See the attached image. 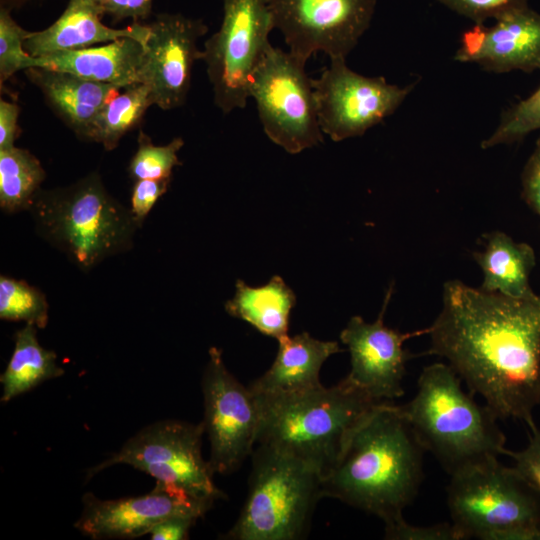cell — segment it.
Returning a JSON list of instances; mask_svg holds the SVG:
<instances>
[{
  "label": "cell",
  "mask_w": 540,
  "mask_h": 540,
  "mask_svg": "<svg viewBox=\"0 0 540 540\" xmlns=\"http://www.w3.org/2000/svg\"><path fill=\"white\" fill-rule=\"evenodd\" d=\"M424 355L447 360L498 419L533 421L540 405V293L516 298L444 284Z\"/></svg>",
  "instance_id": "cell-1"
},
{
  "label": "cell",
  "mask_w": 540,
  "mask_h": 540,
  "mask_svg": "<svg viewBox=\"0 0 540 540\" xmlns=\"http://www.w3.org/2000/svg\"><path fill=\"white\" fill-rule=\"evenodd\" d=\"M425 452L400 406L380 403L322 477V497L375 515L385 525L398 521L420 489Z\"/></svg>",
  "instance_id": "cell-2"
},
{
  "label": "cell",
  "mask_w": 540,
  "mask_h": 540,
  "mask_svg": "<svg viewBox=\"0 0 540 540\" xmlns=\"http://www.w3.org/2000/svg\"><path fill=\"white\" fill-rule=\"evenodd\" d=\"M461 384L449 364H430L419 375L415 396L400 406L425 451L449 475L507 451L495 413Z\"/></svg>",
  "instance_id": "cell-3"
},
{
  "label": "cell",
  "mask_w": 540,
  "mask_h": 540,
  "mask_svg": "<svg viewBox=\"0 0 540 540\" xmlns=\"http://www.w3.org/2000/svg\"><path fill=\"white\" fill-rule=\"evenodd\" d=\"M256 398L260 412L256 445L297 458L321 477L334 466L357 425L383 403L346 378L328 388Z\"/></svg>",
  "instance_id": "cell-4"
},
{
  "label": "cell",
  "mask_w": 540,
  "mask_h": 540,
  "mask_svg": "<svg viewBox=\"0 0 540 540\" xmlns=\"http://www.w3.org/2000/svg\"><path fill=\"white\" fill-rule=\"evenodd\" d=\"M28 211L37 234L83 272L129 251L139 229L97 172L68 186L41 188Z\"/></svg>",
  "instance_id": "cell-5"
},
{
  "label": "cell",
  "mask_w": 540,
  "mask_h": 540,
  "mask_svg": "<svg viewBox=\"0 0 540 540\" xmlns=\"http://www.w3.org/2000/svg\"><path fill=\"white\" fill-rule=\"evenodd\" d=\"M446 493L459 540H540V494L498 458L450 475Z\"/></svg>",
  "instance_id": "cell-6"
},
{
  "label": "cell",
  "mask_w": 540,
  "mask_h": 540,
  "mask_svg": "<svg viewBox=\"0 0 540 540\" xmlns=\"http://www.w3.org/2000/svg\"><path fill=\"white\" fill-rule=\"evenodd\" d=\"M247 498L226 534L231 540H297L306 536L321 493V475L286 453L256 445Z\"/></svg>",
  "instance_id": "cell-7"
},
{
  "label": "cell",
  "mask_w": 540,
  "mask_h": 540,
  "mask_svg": "<svg viewBox=\"0 0 540 540\" xmlns=\"http://www.w3.org/2000/svg\"><path fill=\"white\" fill-rule=\"evenodd\" d=\"M267 0H223L219 29L204 44L203 57L214 104L224 114L243 109L253 75L272 46Z\"/></svg>",
  "instance_id": "cell-8"
},
{
  "label": "cell",
  "mask_w": 540,
  "mask_h": 540,
  "mask_svg": "<svg viewBox=\"0 0 540 540\" xmlns=\"http://www.w3.org/2000/svg\"><path fill=\"white\" fill-rule=\"evenodd\" d=\"M305 64L289 51L271 46L250 84V97L256 102L265 134L290 154L324 141Z\"/></svg>",
  "instance_id": "cell-9"
},
{
  "label": "cell",
  "mask_w": 540,
  "mask_h": 540,
  "mask_svg": "<svg viewBox=\"0 0 540 540\" xmlns=\"http://www.w3.org/2000/svg\"><path fill=\"white\" fill-rule=\"evenodd\" d=\"M204 423L164 420L146 426L114 455L88 471V478L115 465L127 464L156 481L177 485L193 495L213 500L225 495L201 453Z\"/></svg>",
  "instance_id": "cell-10"
},
{
  "label": "cell",
  "mask_w": 540,
  "mask_h": 540,
  "mask_svg": "<svg viewBox=\"0 0 540 540\" xmlns=\"http://www.w3.org/2000/svg\"><path fill=\"white\" fill-rule=\"evenodd\" d=\"M416 84L400 87L382 76L356 73L344 58L330 59L319 78L312 79L320 128L334 142L362 136L391 116Z\"/></svg>",
  "instance_id": "cell-11"
},
{
  "label": "cell",
  "mask_w": 540,
  "mask_h": 540,
  "mask_svg": "<svg viewBox=\"0 0 540 540\" xmlns=\"http://www.w3.org/2000/svg\"><path fill=\"white\" fill-rule=\"evenodd\" d=\"M379 0H267L289 52L307 62L317 52L344 58L370 27Z\"/></svg>",
  "instance_id": "cell-12"
},
{
  "label": "cell",
  "mask_w": 540,
  "mask_h": 540,
  "mask_svg": "<svg viewBox=\"0 0 540 540\" xmlns=\"http://www.w3.org/2000/svg\"><path fill=\"white\" fill-rule=\"evenodd\" d=\"M204 427L210 442L209 465L214 473L234 471L255 448L260 423L259 405L226 368L222 351L209 349L202 379Z\"/></svg>",
  "instance_id": "cell-13"
},
{
  "label": "cell",
  "mask_w": 540,
  "mask_h": 540,
  "mask_svg": "<svg viewBox=\"0 0 540 540\" xmlns=\"http://www.w3.org/2000/svg\"><path fill=\"white\" fill-rule=\"evenodd\" d=\"M140 83L162 110L183 106L191 86L193 65L202 60L198 40L208 32L202 19L181 13H159L148 23Z\"/></svg>",
  "instance_id": "cell-14"
},
{
  "label": "cell",
  "mask_w": 540,
  "mask_h": 540,
  "mask_svg": "<svg viewBox=\"0 0 540 540\" xmlns=\"http://www.w3.org/2000/svg\"><path fill=\"white\" fill-rule=\"evenodd\" d=\"M214 501L159 481L150 493L138 497L100 500L85 494L75 527L92 539H132L149 534L158 523L171 517L199 519Z\"/></svg>",
  "instance_id": "cell-15"
},
{
  "label": "cell",
  "mask_w": 540,
  "mask_h": 540,
  "mask_svg": "<svg viewBox=\"0 0 540 540\" xmlns=\"http://www.w3.org/2000/svg\"><path fill=\"white\" fill-rule=\"evenodd\" d=\"M393 286L389 287L377 320L367 323L353 316L340 333L350 353L351 370L345 377L353 386L378 402L403 396L406 363L413 358L403 344L406 340L427 335L429 328L401 333L384 324V314Z\"/></svg>",
  "instance_id": "cell-16"
},
{
  "label": "cell",
  "mask_w": 540,
  "mask_h": 540,
  "mask_svg": "<svg viewBox=\"0 0 540 540\" xmlns=\"http://www.w3.org/2000/svg\"><path fill=\"white\" fill-rule=\"evenodd\" d=\"M455 61L474 63L492 73L540 71V14L529 6L465 31Z\"/></svg>",
  "instance_id": "cell-17"
},
{
  "label": "cell",
  "mask_w": 540,
  "mask_h": 540,
  "mask_svg": "<svg viewBox=\"0 0 540 540\" xmlns=\"http://www.w3.org/2000/svg\"><path fill=\"white\" fill-rule=\"evenodd\" d=\"M102 16L94 0H68L66 8L54 23L28 34L24 49L32 57H40L121 38H134L145 44L149 36L148 24L133 22L125 28L116 29L103 24Z\"/></svg>",
  "instance_id": "cell-18"
},
{
  "label": "cell",
  "mask_w": 540,
  "mask_h": 540,
  "mask_svg": "<svg viewBox=\"0 0 540 540\" xmlns=\"http://www.w3.org/2000/svg\"><path fill=\"white\" fill-rule=\"evenodd\" d=\"M144 45L134 38L34 57L32 67L74 74L125 88L140 83Z\"/></svg>",
  "instance_id": "cell-19"
},
{
  "label": "cell",
  "mask_w": 540,
  "mask_h": 540,
  "mask_svg": "<svg viewBox=\"0 0 540 540\" xmlns=\"http://www.w3.org/2000/svg\"><path fill=\"white\" fill-rule=\"evenodd\" d=\"M52 111L82 140L104 105L123 88L42 67L24 70Z\"/></svg>",
  "instance_id": "cell-20"
},
{
  "label": "cell",
  "mask_w": 540,
  "mask_h": 540,
  "mask_svg": "<svg viewBox=\"0 0 540 540\" xmlns=\"http://www.w3.org/2000/svg\"><path fill=\"white\" fill-rule=\"evenodd\" d=\"M278 342L271 367L249 385L256 396L290 395L321 386L319 373L323 363L343 351L336 341L317 340L307 332L287 334Z\"/></svg>",
  "instance_id": "cell-21"
},
{
  "label": "cell",
  "mask_w": 540,
  "mask_h": 540,
  "mask_svg": "<svg viewBox=\"0 0 540 540\" xmlns=\"http://www.w3.org/2000/svg\"><path fill=\"white\" fill-rule=\"evenodd\" d=\"M484 241V250L473 253L483 272L479 289L516 298L535 295L530 285V275L536 265L531 245L515 242L501 231L485 234Z\"/></svg>",
  "instance_id": "cell-22"
},
{
  "label": "cell",
  "mask_w": 540,
  "mask_h": 540,
  "mask_svg": "<svg viewBox=\"0 0 540 540\" xmlns=\"http://www.w3.org/2000/svg\"><path fill=\"white\" fill-rule=\"evenodd\" d=\"M295 303L294 292L275 275L260 287H250L237 280L235 295L225 303V310L260 333L278 340L288 334L290 312Z\"/></svg>",
  "instance_id": "cell-23"
},
{
  "label": "cell",
  "mask_w": 540,
  "mask_h": 540,
  "mask_svg": "<svg viewBox=\"0 0 540 540\" xmlns=\"http://www.w3.org/2000/svg\"><path fill=\"white\" fill-rule=\"evenodd\" d=\"M14 350L1 375L2 402L23 394L41 382L60 377L64 370L56 363L54 351L43 348L37 338V327L26 324L14 335Z\"/></svg>",
  "instance_id": "cell-24"
},
{
  "label": "cell",
  "mask_w": 540,
  "mask_h": 540,
  "mask_svg": "<svg viewBox=\"0 0 540 540\" xmlns=\"http://www.w3.org/2000/svg\"><path fill=\"white\" fill-rule=\"evenodd\" d=\"M152 105L151 92L146 85L138 83L123 88L98 113L86 141L99 143L107 151L115 149Z\"/></svg>",
  "instance_id": "cell-25"
},
{
  "label": "cell",
  "mask_w": 540,
  "mask_h": 540,
  "mask_svg": "<svg viewBox=\"0 0 540 540\" xmlns=\"http://www.w3.org/2000/svg\"><path fill=\"white\" fill-rule=\"evenodd\" d=\"M46 172L36 156L16 146L0 150V208L6 214L28 211Z\"/></svg>",
  "instance_id": "cell-26"
},
{
  "label": "cell",
  "mask_w": 540,
  "mask_h": 540,
  "mask_svg": "<svg viewBox=\"0 0 540 540\" xmlns=\"http://www.w3.org/2000/svg\"><path fill=\"white\" fill-rule=\"evenodd\" d=\"M49 305L38 288L5 275L0 276V318L24 321L43 329L48 323Z\"/></svg>",
  "instance_id": "cell-27"
},
{
  "label": "cell",
  "mask_w": 540,
  "mask_h": 540,
  "mask_svg": "<svg viewBox=\"0 0 540 540\" xmlns=\"http://www.w3.org/2000/svg\"><path fill=\"white\" fill-rule=\"evenodd\" d=\"M536 130H540V86L502 112L497 127L482 141L481 148L513 144Z\"/></svg>",
  "instance_id": "cell-28"
},
{
  "label": "cell",
  "mask_w": 540,
  "mask_h": 540,
  "mask_svg": "<svg viewBox=\"0 0 540 540\" xmlns=\"http://www.w3.org/2000/svg\"><path fill=\"white\" fill-rule=\"evenodd\" d=\"M181 137L172 139L166 145H154L143 131L138 135V148L130 160L128 173L134 181L141 179H172L174 167L182 162L178 151L183 147Z\"/></svg>",
  "instance_id": "cell-29"
},
{
  "label": "cell",
  "mask_w": 540,
  "mask_h": 540,
  "mask_svg": "<svg viewBox=\"0 0 540 540\" xmlns=\"http://www.w3.org/2000/svg\"><path fill=\"white\" fill-rule=\"evenodd\" d=\"M7 8L0 7V83L11 76L32 67L33 58L24 49V41L30 31L23 29Z\"/></svg>",
  "instance_id": "cell-30"
},
{
  "label": "cell",
  "mask_w": 540,
  "mask_h": 540,
  "mask_svg": "<svg viewBox=\"0 0 540 540\" xmlns=\"http://www.w3.org/2000/svg\"><path fill=\"white\" fill-rule=\"evenodd\" d=\"M451 11L474 24L498 19L510 12L528 7V0H437Z\"/></svg>",
  "instance_id": "cell-31"
},
{
  "label": "cell",
  "mask_w": 540,
  "mask_h": 540,
  "mask_svg": "<svg viewBox=\"0 0 540 540\" xmlns=\"http://www.w3.org/2000/svg\"><path fill=\"white\" fill-rule=\"evenodd\" d=\"M527 426V445L519 451L507 449L505 455L513 460L517 473L540 494V429L534 420Z\"/></svg>",
  "instance_id": "cell-32"
},
{
  "label": "cell",
  "mask_w": 540,
  "mask_h": 540,
  "mask_svg": "<svg viewBox=\"0 0 540 540\" xmlns=\"http://www.w3.org/2000/svg\"><path fill=\"white\" fill-rule=\"evenodd\" d=\"M384 538L389 540H459L451 522L416 526L409 524L404 518L385 525Z\"/></svg>",
  "instance_id": "cell-33"
},
{
  "label": "cell",
  "mask_w": 540,
  "mask_h": 540,
  "mask_svg": "<svg viewBox=\"0 0 540 540\" xmlns=\"http://www.w3.org/2000/svg\"><path fill=\"white\" fill-rule=\"evenodd\" d=\"M171 179H141L136 180L130 198V212L140 228L146 217L158 201L167 192Z\"/></svg>",
  "instance_id": "cell-34"
},
{
  "label": "cell",
  "mask_w": 540,
  "mask_h": 540,
  "mask_svg": "<svg viewBox=\"0 0 540 540\" xmlns=\"http://www.w3.org/2000/svg\"><path fill=\"white\" fill-rule=\"evenodd\" d=\"M521 195L540 217V136L521 173Z\"/></svg>",
  "instance_id": "cell-35"
},
{
  "label": "cell",
  "mask_w": 540,
  "mask_h": 540,
  "mask_svg": "<svg viewBox=\"0 0 540 540\" xmlns=\"http://www.w3.org/2000/svg\"><path fill=\"white\" fill-rule=\"evenodd\" d=\"M103 15L116 23L125 19L133 22L146 20L152 14L153 0H94Z\"/></svg>",
  "instance_id": "cell-36"
},
{
  "label": "cell",
  "mask_w": 540,
  "mask_h": 540,
  "mask_svg": "<svg viewBox=\"0 0 540 540\" xmlns=\"http://www.w3.org/2000/svg\"><path fill=\"white\" fill-rule=\"evenodd\" d=\"M19 113L20 107L16 103L0 100V150L15 146Z\"/></svg>",
  "instance_id": "cell-37"
},
{
  "label": "cell",
  "mask_w": 540,
  "mask_h": 540,
  "mask_svg": "<svg viewBox=\"0 0 540 540\" xmlns=\"http://www.w3.org/2000/svg\"><path fill=\"white\" fill-rule=\"evenodd\" d=\"M194 517H171L158 523L151 531L152 540H183L197 521Z\"/></svg>",
  "instance_id": "cell-38"
},
{
  "label": "cell",
  "mask_w": 540,
  "mask_h": 540,
  "mask_svg": "<svg viewBox=\"0 0 540 540\" xmlns=\"http://www.w3.org/2000/svg\"><path fill=\"white\" fill-rule=\"evenodd\" d=\"M33 1L41 0H0V7L7 8L10 11H13L20 9Z\"/></svg>",
  "instance_id": "cell-39"
}]
</instances>
